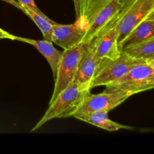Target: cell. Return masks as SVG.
<instances>
[{"mask_svg": "<svg viewBox=\"0 0 154 154\" xmlns=\"http://www.w3.org/2000/svg\"><path fill=\"white\" fill-rule=\"evenodd\" d=\"M90 92L82 90L76 83L72 81L63 91L59 93L55 99L49 104V108L41 120L32 128L35 132L50 120L56 118H67L72 117L84 98Z\"/></svg>", "mask_w": 154, "mask_h": 154, "instance_id": "1", "label": "cell"}, {"mask_svg": "<svg viewBox=\"0 0 154 154\" xmlns=\"http://www.w3.org/2000/svg\"><path fill=\"white\" fill-rule=\"evenodd\" d=\"M105 87L106 90L123 91L130 96L151 90L154 88V68L147 62L140 63Z\"/></svg>", "mask_w": 154, "mask_h": 154, "instance_id": "2", "label": "cell"}, {"mask_svg": "<svg viewBox=\"0 0 154 154\" xmlns=\"http://www.w3.org/2000/svg\"><path fill=\"white\" fill-rule=\"evenodd\" d=\"M87 47L88 43L81 42L74 48L64 50L59 65L57 77L54 80L55 86L49 104L57 98L60 92L73 81L78 65Z\"/></svg>", "mask_w": 154, "mask_h": 154, "instance_id": "3", "label": "cell"}, {"mask_svg": "<svg viewBox=\"0 0 154 154\" xmlns=\"http://www.w3.org/2000/svg\"><path fill=\"white\" fill-rule=\"evenodd\" d=\"M147 61L131 57L122 51L120 56L114 60H105L101 63L97 73L91 84V89L99 86H106L126 75L132 67Z\"/></svg>", "mask_w": 154, "mask_h": 154, "instance_id": "4", "label": "cell"}, {"mask_svg": "<svg viewBox=\"0 0 154 154\" xmlns=\"http://www.w3.org/2000/svg\"><path fill=\"white\" fill-rule=\"evenodd\" d=\"M130 0H111L88 26L83 42L89 43L99 37L123 15Z\"/></svg>", "mask_w": 154, "mask_h": 154, "instance_id": "5", "label": "cell"}, {"mask_svg": "<svg viewBox=\"0 0 154 154\" xmlns=\"http://www.w3.org/2000/svg\"><path fill=\"white\" fill-rule=\"evenodd\" d=\"M130 96L129 93L118 90H105L103 93L94 95L90 93L84 98L73 115L100 111L109 112L121 105Z\"/></svg>", "mask_w": 154, "mask_h": 154, "instance_id": "6", "label": "cell"}, {"mask_svg": "<svg viewBox=\"0 0 154 154\" xmlns=\"http://www.w3.org/2000/svg\"><path fill=\"white\" fill-rule=\"evenodd\" d=\"M154 8V0H130L118 22L119 45Z\"/></svg>", "mask_w": 154, "mask_h": 154, "instance_id": "7", "label": "cell"}, {"mask_svg": "<svg viewBox=\"0 0 154 154\" xmlns=\"http://www.w3.org/2000/svg\"><path fill=\"white\" fill-rule=\"evenodd\" d=\"M120 19V18H119L110 28L102 32L99 37L89 42L94 44L95 54L97 58L102 61L105 60H114L120 56L122 51L118 41V22Z\"/></svg>", "mask_w": 154, "mask_h": 154, "instance_id": "8", "label": "cell"}, {"mask_svg": "<svg viewBox=\"0 0 154 154\" xmlns=\"http://www.w3.org/2000/svg\"><path fill=\"white\" fill-rule=\"evenodd\" d=\"M102 62L95 54L94 44L88 43V47L78 65L73 80L74 82L76 83L82 90L90 92L93 80Z\"/></svg>", "mask_w": 154, "mask_h": 154, "instance_id": "9", "label": "cell"}, {"mask_svg": "<svg viewBox=\"0 0 154 154\" xmlns=\"http://www.w3.org/2000/svg\"><path fill=\"white\" fill-rule=\"evenodd\" d=\"M87 32V28L76 21L72 24L53 25L51 42L58 45L64 50L70 49L83 42Z\"/></svg>", "mask_w": 154, "mask_h": 154, "instance_id": "10", "label": "cell"}, {"mask_svg": "<svg viewBox=\"0 0 154 154\" xmlns=\"http://www.w3.org/2000/svg\"><path fill=\"white\" fill-rule=\"evenodd\" d=\"M14 40L29 44L36 48L41 54L46 59L52 70L54 78L55 80L58 71L59 65L63 56V52L58 51L53 45V42L48 40H35L26 38L15 36Z\"/></svg>", "mask_w": 154, "mask_h": 154, "instance_id": "11", "label": "cell"}, {"mask_svg": "<svg viewBox=\"0 0 154 154\" xmlns=\"http://www.w3.org/2000/svg\"><path fill=\"white\" fill-rule=\"evenodd\" d=\"M154 37V20L145 19L136 26L120 43V49H126Z\"/></svg>", "mask_w": 154, "mask_h": 154, "instance_id": "12", "label": "cell"}, {"mask_svg": "<svg viewBox=\"0 0 154 154\" xmlns=\"http://www.w3.org/2000/svg\"><path fill=\"white\" fill-rule=\"evenodd\" d=\"M72 117L82 120L93 126H97L108 132H117L120 129H133L131 126H124L110 120L108 117V112L106 111L89 113V114H77L72 116Z\"/></svg>", "mask_w": 154, "mask_h": 154, "instance_id": "13", "label": "cell"}, {"mask_svg": "<svg viewBox=\"0 0 154 154\" xmlns=\"http://www.w3.org/2000/svg\"><path fill=\"white\" fill-rule=\"evenodd\" d=\"M22 11L24 14L29 17L33 22L36 24L39 29L42 32L43 35L44 39L45 40L51 41V35L53 31V25L56 22L51 20L46 15H41L35 12L34 11L31 10L29 8L23 7Z\"/></svg>", "mask_w": 154, "mask_h": 154, "instance_id": "14", "label": "cell"}, {"mask_svg": "<svg viewBox=\"0 0 154 154\" xmlns=\"http://www.w3.org/2000/svg\"><path fill=\"white\" fill-rule=\"evenodd\" d=\"M122 51L138 60H143L147 62L154 60V37L143 43Z\"/></svg>", "mask_w": 154, "mask_h": 154, "instance_id": "15", "label": "cell"}, {"mask_svg": "<svg viewBox=\"0 0 154 154\" xmlns=\"http://www.w3.org/2000/svg\"><path fill=\"white\" fill-rule=\"evenodd\" d=\"M111 0H87L84 17V24L87 29L96 14Z\"/></svg>", "mask_w": 154, "mask_h": 154, "instance_id": "16", "label": "cell"}, {"mask_svg": "<svg viewBox=\"0 0 154 154\" xmlns=\"http://www.w3.org/2000/svg\"><path fill=\"white\" fill-rule=\"evenodd\" d=\"M73 1L75 5V14H76V21L79 22L85 27L84 24V17L87 0H73Z\"/></svg>", "mask_w": 154, "mask_h": 154, "instance_id": "17", "label": "cell"}, {"mask_svg": "<svg viewBox=\"0 0 154 154\" xmlns=\"http://www.w3.org/2000/svg\"><path fill=\"white\" fill-rule=\"evenodd\" d=\"M17 1L20 4V5L22 6V8L23 7L29 8L31 9V10H32V11H34L35 12L38 13V14L45 15V14L42 13V11H41L40 9L37 7L36 4L35 3L34 0H17Z\"/></svg>", "mask_w": 154, "mask_h": 154, "instance_id": "18", "label": "cell"}, {"mask_svg": "<svg viewBox=\"0 0 154 154\" xmlns=\"http://www.w3.org/2000/svg\"><path fill=\"white\" fill-rule=\"evenodd\" d=\"M0 1H3V2H5L8 3V4L14 6L15 8H18L19 10L22 11V6L20 5L19 2H18L17 0H0Z\"/></svg>", "mask_w": 154, "mask_h": 154, "instance_id": "19", "label": "cell"}, {"mask_svg": "<svg viewBox=\"0 0 154 154\" xmlns=\"http://www.w3.org/2000/svg\"><path fill=\"white\" fill-rule=\"evenodd\" d=\"M0 35H4L6 38L10 39V40H14V38H15V35H14L8 32L5 31V30L2 29V28H0Z\"/></svg>", "mask_w": 154, "mask_h": 154, "instance_id": "20", "label": "cell"}, {"mask_svg": "<svg viewBox=\"0 0 154 154\" xmlns=\"http://www.w3.org/2000/svg\"><path fill=\"white\" fill-rule=\"evenodd\" d=\"M146 19L154 20V8L151 11H150V13L149 14L148 16L147 17V18H146Z\"/></svg>", "mask_w": 154, "mask_h": 154, "instance_id": "21", "label": "cell"}, {"mask_svg": "<svg viewBox=\"0 0 154 154\" xmlns=\"http://www.w3.org/2000/svg\"><path fill=\"white\" fill-rule=\"evenodd\" d=\"M147 63H148L150 65H151V66L154 68V60H150V61H147Z\"/></svg>", "mask_w": 154, "mask_h": 154, "instance_id": "22", "label": "cell"}, {"mask_svg": "<svg viewBox=\"0 0 154 154\" xmlns=\"http://www.w3.org/2000/svg\"><path fill=\"white\" fill-rule=\"evenodd\" d=\"M5 38H6L5 37L4 35H0V39H5Z\"/></svg>", "mask_w": 154, "mask_h": 154, "instance_id": "23", "label": "cell"}, {"mask_svg": "<svg viewBox=\"0 0 154 154\" xmlns=\"http://www.w3.org/2000/svg\"><path fill=\"white\" fill-rule=\"evenodd\" d=\"M126 1H129V0H126Z\"/></svg>", "mask_w": 154, "mask_h": 154, "instance_id": "24", "label": "cell"}]
</instances>
